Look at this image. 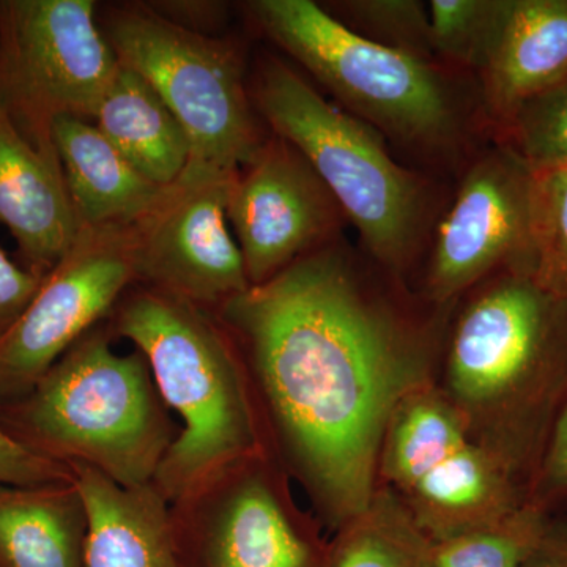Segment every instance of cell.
Listing matches in <instances>:
<instances>
[{"instance_id": "obj_1", "label": "cell", "mask_w": 567, "mask_h": 567, "mask_svg": "<svg viewBox=\"0 0 567 567\" xmlns=\"http://www.w3.org/2000/svg\"><path fill=\"white\" fill-rule=\"evenodd\" d=\"M453 309L328 244L215 311L240 350L268 454L331 535L380 487L388 423L436 382Z\"/></svg>"}, {"instance_id": "obj_2", "label": "cell", "mask_w": 567, "mask_h": 567, "mask_svg": "<svg viewBox=\"0 0 567 567\" xmlns=\"http://www.w3.org/2000/svg\"><path fill=\"white\" fill-rule=\"evenodd\" d=\"M435 385L529 494L567 395V292L536 268L477 284L451 312Z\"/></svg>"}, {"instance_id": "obj_3", "label": "cell", "mask_w": 567, "mask_h": 567, "mask_svg": "<svg viewBox=\"0 0 567 567\" xmlns=\"http://www.w3.org/2000/svg\"><path fill=\"white\" fill-rule=\"evenodd\" d=\"M107 320L145 358L182 420L153 480L167 502L224 465L267 451L240 350L216 312L136 282Z\"/></svg>"}, {"instance_id": "obj_4", "label": "cell", "mask_w": 567, "mask_h": 567, "mask_svg": "<svg viewBox=\"0 0 567 567\" xmlns=\"http://www.w3.org/2000/svg\"><path fill=\"white\" fill-rule=\"evenodd\" d=\"M110 320L51 365L31 393L0 410V427L41 456L96 470L123 487L153 483L181 434L147 361L112 349Z\"/></svg>"}, {"instance_id": "obj_5", "label": "cell", "mask_w": 567, "mask_h": 567, "mask_svg": "<svg viewBox=\"0 0 567 567\" xmlns=\"http://www.w3.org/2000/svg\"><path fill=\"white\" fill-rule=\"evenodd\" d=\"M254 100L276 136L311 164L379 268L405 282L427 221L425 183L394 162L374 126L281 61L265 63Z\"/></svg>"}, {"instance_id": "obj_6", "label": "cell", "mask_w": 567, "mask_h": 567, "mask_svg": "<svg viewBox=\"0 0 567 567\" xmlns=\"http://www.w3.org/2000/svg\"><path fill=\"white\" fill-rule=\"evenodd\" d=\"M252 17L354 117L406 147L446 152L462 111L439 63L365 40L311 0H256Z\"/></svg>"}, {"instance_id": "obj_7", "label": "cell", "mask_w": 567, "mask_h": 567, "mask_svg": "<svg viewBox=\"0 0 567 567\" xmlns=\"http://www.w3.org/2000/svg\"><path fill=\"white\" fill-rule=\"evenodd\" d=\"M103 32L121 65L141 74L185 130L181 178H229L251 162L264 141L233 48L151 7L114 11Z\"/></svg>"}, {"instance_id": "obj_8", "label": "cell", "mask_w": 567, "mask_h": 567, "mask_svg": "<svg viewBox=\"0 0 567 567\" xmlns=\"http://www.w3.org/2000/svg\"><path fill=\"white\" fill-rule=\"evenodd\" d=\"M379 484L432 543L491 527L528 503L527 487L470 439L435 383L410 394L391 416Z\"/></svg>"}, {"instance_id": "obj_9", "label": "cell", "mask_w": 567, "mask_h": 567, "mask_svg": "<svg viewBox=\"0 0 567 567\" xmlns=\"http://www.w3.org/2000/svg\"><path fill=\"white\" fill-rule=\"evenodd\" d=\"M92 0H0V110L59 159L52 126L92 121L121 70Z\"/></svg>"}, {"instance_id": "obj_10", "label": "cell", "mask_w": 567, "mask_h": 567, "mask_svg": "<svg viewBox=\"0 0 567 567\" xmlns=\"http://www.w3.org/2000/svg\"><path fill=\"white\" fill-rule=\"evenodd\" d=\"M267 451L216 470L171 503L183 567H330V539Z\"/></svg>"}, {"instance_id": "obj_11", "label": "cell", "mask_w": 567, "mask_h": 567, "mask_svg": "<svg viewBox=\"0 0 567 567\" xmlns=\"http://www.w3.org/2000/svg\"><path fill=\"white\" fill-rule=\"evenodd\" d=\"M134 248V224L80 230L18 322L0 339V410L31 393L78 339L110 319L137 282Z\"/></svg>"}, {"instance_id": "obj_12", "label": "cell", "mask_w": 567, "mask_h": 567, "mask_svg": "<svg viewBox=\"0 0 567 567\" xmlns=\"http://www.w3.org/2000/svg\"><path fill=\"white\" fill-rule=\"evenodd\" d=\"M537 185V173L503 142L477 159L439 224L421 297L454 308L499 271L536 268Z\"/></svg>"}, {"instance_id": "obj_13", "label": "cell", "mask_w": 567, "mask_h": 567, "mask_svg": "<svg viewBox=\"0 0 567 567\" xmlns=\"http://www.w3.org/2000/svg\"><path fill=\"white\" fill-rule=\"evenodd\" d=\"M230 181L178 178L134 224L137 282L213 312L251 287L227 218Z\"/></svg>"}, {"instance_id": "obj_14", "label": "cell", "mask_w": 567, "mask_h": 567, "mask_svg": "<svg viewBox=\"0 0 567 567\" xmlns=\"http://www.w3.org/2000/svg\"><path fill=\"white\" fill-rule=\"evenodd\" d=\"M227 218L248 281L260 286L331 244L344 215L305 156L276 136L230 181Z\"/></svg>"}, {"instance_id": "obj_15", "label": "cell", "mask_w": 567, "mask_h": 567, "mask_svg": "<svg viewBox=\"0 0 567 567\" xmlns=\"http://www.w3.org/2000/svg\"><path fill=\"white\" fill-rule=\"evenodd\" d=\"M477 74L499 133L522 104L567 76V0H498Z\"/></svg>"}, {"instance_id": "obj_16", "label": "cell", "mask_w": 567, "mask_h": 567, "mask_svg": "<svg viewBox=\"0 0 567 567\" xmlns=\"http://www.w3.org/2000/svg\"><path fill=\"white\" fill-rule=\"evenodd\" d=\"M0 223L21 265L44 278L80 235L61 162L37 151L0 110Z\"/></svg>"}, {"instance_id": "obj_17", "label": "cell", "mask_w": 567, "mask_h": 567, "mask_svg": "<svg viewBox=\"0 0 567 567\" xmlns=\"http://www.w3.org/2000/svg\"><path fill=\"white\" fill-rule=\"evenodd\" d=\"M71 470L87 513L85 567H183L171 503L155 484L123 487L89 466Z\"/></svg>"}, {"instance_id": "obj_18", "label": "cell", "mask_w": 567, "mask_h": 567, "mask_svg": "<svg viewBox=\"0 0 567 567\" xmlns=\"http://www.w3.org/2000/svg\"><path fill=\"white\" fill-rule=\"evenodd\" d=\"M52 140L81 229L140 223L169 188L137 173L87 118H58Z\"/></svg>"}, {"instance_id": "obj_19", "label": "cell", "mask_w": 567, "mask_h": 567, "mask_svg": "<svg viewBox=\"0 0 567 567\" xmlns=\"http://www.w3.org/2000/svg\"><path fill=\"white\" fill-rule=\"evenodd\" d=\"M87 513L74 480L0 484V567H85Z\"/></svg>"}, {"instance_id": "obj_20", "label": "cell", "mask_w": 567, "mask_h": 567, "mask_svg": "<svg viewBox=\"0 0 567 567\" xmlns=\"http://www.w3.org/2000/svg\"><path fill=\"white\" fill-rule=\"evenodd\" d=\"M92 121L126 162L155 185L173 186L185 173L188 136L162 96L136 71L121 65Z\"/></svg>"}, {"instance_id": "obj_21", "label": "cell", "mask_w": 567, "mask_h": 567, "mask_svg": "<svg viewBox=\"0 0 567 567\" xmlns=\"http://www.w3.org/2000/svg\"><path fill=\"white\" fill-rule=\"evenodd\" d=\"M330 544V567H435L434 543L382 486L358 516L333 533Z\"/></svg>"}, {"instance_id": "obj_22", "label": "cell", "mask_w": 567, "mask_h": 567, "mask_svg": "<svg viewBox=\"0 0 567 567\" xmlns=\"http://www.w3.org/2000/svg\"><path fill=\"white\" fill-rule=\"evenodd\" d=\"M551 517L527 503L498 524L434 543V566L520 567Z\"/></svg>"}, {"instance_id": "obj_23", "label": "cell", "mask_w": 567, "mask_h": 567, "mask_svg": "<svg viewBox=\"0 0 567 567\" xmlns=\"http://www.w3.org/2000/svg\"><path fill=\"white\" fill-rule=\"evenodd\" d=\"M535 173L567 167V76L518 107L499 141Z\"/></svg>"}, {"instance_id": "obj_24", "label": "cell", "mask_w": 567, "mask_h": 567, "mask_svg": "<svg viewBox=\"0 0 567 567\" xmlns=\"http://www.w3.org/2000/svg\"><path fill=\"white\" fill-rule=\"evenodd\" d=\"M330 13L365 40L435 62L429 9L420 0H346Z\"/></svg>"}, {"instance_id": "obj_25", "label": "cell", "mask_w": 567, "mask_h": 567, "mask_svg": "<svg viewBox=\"0 0 567 567\" xmlns=\"http://www.w3.org/2000/svg\"><path fill=\"white\" fill-rule=\"evenodd\" d=\"M427 9L435 62L477 73L494 31L498 0H432Z\"/></svg>"}, {"instance_id": "obj_26", "label": "cell", "mask_w": 567, "mask_h": 567, "mask_svg": "<svg viewBox=\"0 0 567 567\" xmlns=\"http://www.w3.org/2000/svg\"><path fill=\"white\" fill-rule=\"evenodd\" d=\"M536 271L567 292V167L537 173Z\"/></svg>"}, {"instance_id": "obj_27", "label": "cell", "mask_w": 567, "mask_h": 567, "mask_svg": "<svg viewBox=\"0 0 567 567\" xmlns=\"http://www.w3.org/2000/svg\"><path fill=\"white\" fill-rule=\"evenodd\" d=\"M528 503L548 516H558V511L567 506V395L533 476Z\"/></svg>"}, {"instance_id": "obj_28", "label": "cell", "mask_w": 567, "mask_h": 567, "mask_svg": "<svg viewBox=\"0 0 567 567\" xmlns=\"http://www.w3.org/2000/svg\"><path fill=\"white\" fill-rule=\"evenodd\" d=\"M73 470L54 458L41 456L17 442L0 427V484L2 486H47L71 483Z\"/></svg>"}, {"instance_id": "obj_29", "label": "cell", "mask_w": 567, "mask_h": 567, "mask_svg": "<svg viewBox=\"0 0 567 567\" xmlns=\"http://www.w3.org/2000/svg\"><path fill=\"white\" fill-rule=\"evenodd\" d=\"M43 278L13 262L0 248V339L18 322Z\"/></svg>"}, {"instance_id": "obj_30", "label": "cell", "mask_w": 567, "mask_h": 567, "mask_svg": "<svg viewBox=\"0 0 567 567\" xmlns=\"http://www.w3.org/2000/svg\"><path fill=\"white\" fill-rule=\"evenodd\" d=\"M520 567H567V517L550 518Z\"/></svg>"}]
</instances>
